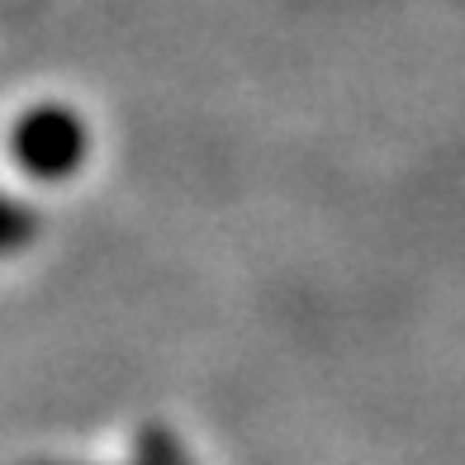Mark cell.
Instances as JSON below:
<instances>
[{"label":"cell","instance_id":"obj_1","mask_svg":"<svg viewBox=\"0 0 465 465\" xmlns=\"http://www.w3.org/2000/svg\"><path fill=\"white\" fill-rule=\"evenodd\" d=\"M15 157L34 176L57 181V176L76 172V162L86 157V129L67 110H38L15 129Z\"/></svg>","mask_w":465,"mask_h":465},{"label":"cell","instance_id":"obj_2","mask_svg":"<svg viewBox=\"0 0 465 465\" xmlns=\"http://www.w3.org/2000/svg\"><path fill=\"white\" fill-rule=\"evenodd\" d=\"M34 238V223L25 209H15V204H0V252H10L19 242H29Z\"/></svg>","mask_w":465,"mask_h":465}]
</instances>
